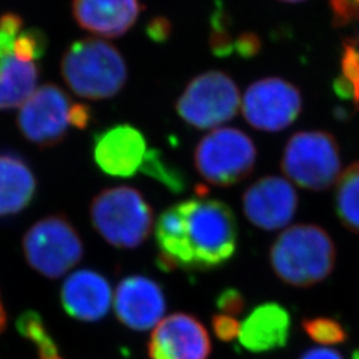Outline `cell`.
Instances as JSON below:
<instances>
[{
    "label": "cell",
    "mask_w": 359,
    "mask_h": 359,
    "mask_svg": "<svg viewBox=\"0 0 359 359\" xmlns=\"http://www.w3.org/2000/svg\"><path fill=\"white\" fill-rule=\"evenodd\" d=\"M212 327L218 339H221L222 342H231L240 335L241 323L231 316L216 314L212 318Z\"/></svg>",
    "instance_id": "f546056e"
},
{
    "label": "cell",
    "mask_w": 359,
    "mask_h": 359,
    "mask_svg": "<svg viewBox=\"0 0 359 359\" xmlns=\"http://www.w3.org/2000/svg\"><path fill=\"white\" fill-rule=\"evenodd\" d=\"M351 359H359V347L353 351V354H351Z\"/></svg>",
    "instance_id": "d590c367"
},
{
    "label": "cell",
    "mask_w": 359,
    "mask_h": 359,
    "mask_svg": "<svg viewBox=\"0 0 359 359\" xmlns=\"http://www.w3.org/2000/svg\"><path fill=\"white\" fill-rule=\"evenodd\" d=\"M112 287L102 273L92 269L74 271L65 278L60 301L65 313L80 322H97L112 305Z\"/></svg>",
    "instance_id": "9a60e30c"
},
{
    "label": "cell",
    "mask_w": 359,
    "mask_h": 359,
    "mask_svg": "<svg viewBox=\"0 0 359 359\" xmlns=\"http://www.w3.org/2000/svg\"><path fill=\"white\" fill-rule=\"evenodd\" d=\"M92 120V111L87 104L74 103L71 109V126L77 129H86Z\"/></svg>",
    "instance_id": "d6a6232c"
},
{
    "label": "cell",
    "mask_w": 359,
    "mask_h": 359,
    "mask_svg": "<svg viewBox=\"0 0 359 359\" xmlns=\"http://www.w3.org/2000/svg\"><path fill=\"white\" fill-rule=\"evenodd\" d=\"M38 63L23 62L11 55L0 62V111L20 108L38 90Z\"/></svg>",
    "instance_id": "d6986e66"
},
{
    "label": "cell",
    "mask_w": 359,
    "mask_h": 359,
    "mask_svg": "<svg viewBox=\"0 0 359 359\" xmlns=\"http://www.w3.org/2000/svg\"><path fill=\"white\" fill-rule=\"evenodd\" d=\"M142 130L118 124L97 133L93 140V160L99 169L116 179H129L142 172L148 154Z\"/></svg>",
    "instance_id": "4fadbf2b"
},
{
    "label": "cell",
    "mask_w": 359,
    "mask_h": 359,
    "mask_svg": "<svg viewBox=\"0 0 359 359\" xmlns=\"http://www.w3.org/2000/svg\"><path fill=\"white\" fill-rule=\"evenodd\" d=\"M60 72L75 95L88 100H105L124 88L127 63L120 51L100 39L74 41L63 53Z\"/></svg>",
    "instance_id": "3957f363"
},
{
    "label": "cell",
    "mask_w": 359,
    "mask_h": 359,
    "mask_svg": "<svg viewBox=\"0 0 359 359\" xmlns=\"http://www.w3.org/2000/svg\"><path fill=\"white\" fill-rule=\"evenodd\" d=\"M164 270L208 271L229 262L238 226L231 206L215 198H189L165 209L154 226Z\"/></svg>",
    "instance_id": "6da1fadb"
},
{
    "label": "cell",
    "mask_w": 359,
    "mask_h": 359,
    "mask_svg": "<svg viewBox=\"0 0 359 359\" xmlns=\"http://www.w3.org/2000/svg\"><path fill=\"white\" fill-rule=\"evenodd\" d=\"M302 327L314 342L321 345H339L348 338L346 329L329 317L306 318L302 321Z\"/></svg>",
    "instance_id": "cb8c5ba5"
},
{
    "label": "cell",
    "mask_w": 359,
    "mask_h": 359,
    "mask_svg": "<svg viewBox=\"0 0 359 359\" xmlns=\"http://www.w3.org/2000/svg\"><path fill=\"white\" fill-rule=\"evenodd\" d=\"M274 274L290 286L309 287L325 281L335 268L332 236L314 224H298L283 231L270 249Z\"/></svg>",
    "instance_id": "7a4b0ae2"
},
{
    "label": "cell",
    "mask_w": 359,
    "mask_h": 359,
    "mask_svg": "<svg viewBox=\"0 0 359 359\" xmlns=\"http://www.w3.org/2000/svg\"><path fill=\"white\" fill-rule=\"evenodd\" d=\"M241 108L253 128L280 132L292 126L301 114L302 96L292 83L280 77H266L249 86Z\"/></svg>",
    "instance_id": "30bf717a"
},
{
    "label": "cell",
    "mask_w": 359,
    "mask_h": 359,
    "mask_svg": "<svg viewBox=\"0 0 359 359\" xmlns=\"http://www.w3.org/2000/svg\"><path fill=\"white\" fill-rule=\"evenodd\" d=\"M280 1H283V3H299V1H304V0H280Z\"/></svg>",
    "instance_id": "8d00e7d4"
},
{
    "label": "cell",
    "mask_w": 359,
    "mask_h": 359,
    "mask_svg": "<svg viewBox=\"0 0 359 359\" xmlns=\"http://www.w3.org/2000/svg\"><path fill=\"white\" fill-rule=\"evenodd\" d=\"M229 16L222 10V6L217 4L216 11L210 18V34L209 46L217 57H228L234 53V40L229 29Z\"/></svg>",
    "instance_id": "d4e9b609"
},
{
    "label": "cell",
    "mask_w": 359,
    "mask_h": 359,
    "mask_svg": "<svg viewBox=\"0 0 359 359\" xmlns=\"http://www.w3.org/2000/svg\"><path fill=\"white\" fill-rule=\"evenodd\" d=\"M334 26L345 27L359 19V0H330Z\"/></svg>",
    "instance_id": "83f0119b"
},
{
    "label": "cell",
    "mask_w": 359,
    "mask_h": 359,
    "mask_svg": "<svg viewBox=\"0 0 359 359\" xmlns=\"http://www.w3.org/2000/svg\"><path fill=\"white\" fill-rule=\"evenodd\" d=\"M142 173L158 181L160 184L167 187L170 192H184L188 185L185 173L173 163H169L165 156L158 149L148 151L142 168Z\"/></svg>",
    "instance_id": "603a6c76"
},
{
    "label": "cell",
    "mask_w": 359,
    "mask_h": 359,
    "mask_svg": "<svg viewBox=\"0 0 359 359\" xmlns=\"http://www.w3.org/2000/svg\"><path fill=\"white\" fill-rule=\"evenodd\" d=\"M216 306L219 311H222V314L231 317L240 316L245 309L244 295L238 289L228 287L218 294Z\"/></svg>",
    "instance_id": "f1b7e54d"
},
{
    "label": "cell",
    "mask_w": 359,
    "mask_h": 359,
    "mask_svg": "<svg viewBox=\"0 0 359 359\" xmlns=\"http://www.w3.org/2000/svg\"><path fill=\"white\" fill-rule=\"evenodd\" d=\"M298 208L294 187L283 177L265 176L253 182L243 196L246 218L259 229L278 231L289 225Z\"/></svg>",
    "instance_id": "8fae6325"
},
{
    "label": "cell",
    "mask_w": 359,
    "mask_h": 359,
    "mask_svg": "<svg viewBox=\"0 0 359 359\" xmlns=\"http://www.w3.org/2000/svg\"><path fill=\"white\" fill-rule=\"evenodd\" d=\"M117 320L135 332H145L163 321L167 299L163 287L145 276H129L116 287Z\"/></svg>",
    "instance_id": "5bb4252c"
},
{
    "label": "cell",
    "mask_w": 359,
    "mask_h": 359,
    "mask_svg": "<svg viewBox=\"0 0 359 359\" xmlns=\"http://www.w3.org/2000/svg\"><path fill=\"white\" fill-rule=\"evenodd\" d=\"M241 105L240 90L229 75L209 71L189 81L180 95L176 111L197 129L219 127L237 115Z\"/></svg>",
    "instance_id": "ba28073f"
},
{
    "label": "cell",
    "mask_w": 359,
    "mask_h": 359,
    "mask_svg": "<svg viewBox=\"0 0 359 359\" xmlns=\"http://www.w3.org/2000/svg\"><path fill=\"white\" fill-rule=\"evenodd\" d=\"M72 100L55 84L35 90L19 109L16 124L23 137L41 148L63 142L71 126Z\"/></svg>",
    "instance_id": "9c48e42d"
},
{
    "label": "cell",
    "mask_w": 359,
    "mask_h": 359,
    "mask_svg": "<svg viewBox=\"0 0 359 359\" xmlns=\"http://www.w3.org/2000/svg\"><path fill=\"white\" fill-rule=\"evenodd\" d=\"M194 167L206 182L226 188L248 179L256 167L253 140L237 128H216L194 149Z\"/></svg>",
    "instance_id": "8992f818"
},
{
    "label": "cell",
    "mask_w": 359,
    "mask_h": 359,
    "mask_svg": "<svg viewBox=\"0 0 359 359\" xmlns=\"http://www.w3.org/2000/svg\"><path fill=\"white\" fill-rule=\"evenodd\" d=\"M7 326V313H6V309L3 305V299H1V295H0V334L4 332Z\"/></svg>",
    "instance_id": "e575fe53"
},
{
    "label": "cell",
    "mask_w": 359,
    "mask_h": 359,
    "mask_svg": "<svg viewBox=\"0 0 359 359\" xmlns=\"http://www.w3.org/2000/svg\"><path fill=\"white\" fill-rule=\"evenodd\" d=\"M299 359H345L339 351L333 350V348H327V347H313L309 348L305 353H302V355Z\"/></svg>",
    "instance_id": "836d02e7"
},
{
    "label": "cell",
    "mask_w": 359,
    "mask_h": 359,
    "mask_svg": "<svg viewBox=\"0 0 359 359\" xmlns=\"http://www.w3.org/2000/svg\"><path fill=\"white\" fill-rule=\"evenodd\" d=\"M48 50V38L39 28L23 29L16 39L13 55L23 60L38 63Z\"/></svg>",
    "instance_id": "484cf974"
},
{
    "label": "cell",
    "mask_w": 359,
    "mask_h": 359,
    "mask_svg": "<svg viewBox=\"0 0 359 359\" xmlns=\"http://www.w3.org/2000/svg\"><path fill=\"white\" fill-rule=\"evenodd\" d=\"M22 31V16L13 13H3L0 16V62L13 55L16 39Z\"/></svg>",
    "instance_id": "4316f807"
},
{
    "label": "cell",
    "mask_w": 359,
    "mask_h": 359,
    "mask_svg": "<svg viewBox=\"0 0 359 359\" xmlns=\"http://www.w3.org/2000/svg\"><path fill=\"white\" fill-rule=\"evenodd\" d=\"M16 327L19 333L35 346L38 359H65L36 311L23 313L16 322Z\"/></svg>",
    "instance_id": "7402d4cb"
},
{
    "label": "cell",
    "mask_w": 359,
    "mask_h": 359,
    "mask_svg": "<svg viewBox=\"0 0 359 359\" xmlns=\"http://www.w3.org/2000/svg\"><path fill=\"white\" fill-rule=\"evenodd\" d=\"M212 342L205 326L187 313H175L154 327L148 342L151 359H208Z\"/></svg>",
    "instance_id": "7c38bea8"
},
{
    "label": "cell",
    "mask_w": 359,
    "mask_h": 359,
    "mask_svg": "<svg viewBox=\"0 0 359 359\" xmlns=\"http://www.w3.org/2000/svg\"><path fill=\"white\" fill-rule=\"evenodd\" d=\"M292 318L286 309L266 302L253 309L241 323L238 341L250 353H268L287 345Z\"/></svg>",
    "instance_id": "e0dca14e"
},
{
    "label": "cell",
    "mask_w": 359,
    "mask_h": 359,
    "mask_svg": "<svg viewBox=\"0 0 359 359\" xmlns=\"http://www.w3.org/2000/svg\"><path fill=\"white\" fill-rule=\"evenodd\" d=\"M335 212L347 231L359 234V161L341 173L335 185Z\"/></svg>",
    "instance_id": "ffe728a7"
},
{
    "label": "cell",
    "mask_w": 359,
    "mask_h": 359,
    "mask_svg": "<svg viewBox=\"0 0 359 359\" xmlns=\"http://www.w3.org/2000/svg\"><path fill=\"white\" fill-rule=\"evenodd\" d=\"M172 32V25L165 16H154L147 25V35L156 43L167 41Z\"/></svg>",
    "instance_id": "1f68e13d"
},
{
    "label": "cell",
    "mask_w": 359,
    "mask_h": 359,
    "mask_svg": "<svg viewBox=\"0 0 359 359\" xmlns=\"http://www.w3.org/2000/svg\"><path fill=\"white\" fill-rule=\"evenodd\" d=\"M281 168L301 188L326 191L341 176L338 142L329 132H297L285 147Z\"/></svg>",
    "instance_id": "52a82bcc"
},
{
    "label": "cell",
    "mask_w": 359,
    "mask_h": 359,
    "mask_svg": "<svg viewBox=\"0 0 359 359\" xmlns=\"http://www.w3.org/2000/svg\"><path fill=\"white\" fill-rule=\"evenodd\" d=\"M338 97L359 109V47L357 41L345 40L341 57V74L334 81Z\"/></svg>",
    "instance_id": "44dd1931"
},
{
    "label": "cell",
    "mask_w": 359,
    "mask_h": 359,
    "mask_svg": "<svg viewBox=\"0 0 359 359\" xmlns=\"http://www.w3.org/2000/svg\"><path fill=\"white\" fill-rule=\"evenodd\" d=\"M27 264L46 278L63 277L83 259L84 244L75 225L63 215L36 221L22 241Z\"/></svg>",
    "instance_id": "5b68a950"
},
{
    "label": "cell",
    "mask_w": 359,
    "mask_h": 359,
    "mask_svg": "<svg viewBox=\"0 0 359 359\" xmlns=\"http://www.w3.org/2000/svg\"><path fill=\"white\" fill-rule=\"evenodd\" d=\"M90 215L95 231L117 249L139 248L154 226L152 208L132 187L104 189L92 200Z\"/></svg>",
    "instance_id": "277c9868"
},
{
    "label": "cell",
    "mask_w": 359,
    "mask_h": 359,
    "mask_svg": "<svg viewBox=\"0 0 359 359\" xmlns=\"http://www.w3.org/2000/svg\"><path fill=\"white\" fill-rule=\"evenodd\" d=\"M261 46V38L255 32L246 31L234 40V53L243 59H250L259 53Z\"/></svg>",
    "instance_id": "4dcf8cb0"
},
{
    "label": "cell",
    "mask_w": 359,
    "mask_h": 359,
    "mask_svg": "<svg viewBox=\"0 0 359 359\" xmlns=\"http://www.w3.org/2000/svg\"><path fill=\"white\" fill-rule=\"evenodd\" d=\"M38 181L26 161L13 154H0V217L15 216L29 205Z\"/></svg>",
    "instance_id": "ac0fdd59"
},
{
    "label": "cell",
    "mask_w": 359,
    "mask_h": 359,
    "mask_svg": "<svg viewBox=\"0 0 359 359\" xmlns=\"http://www.w3.org/2000/svg\"><path fill=\"white\" fill-rule=\"evenodd\" d=\"M142 8L140 0H72L77 25L108 39L126 35L136 25Z\"/></svg>",
    "instance_id": "2e32d148"
}]
</instances>
